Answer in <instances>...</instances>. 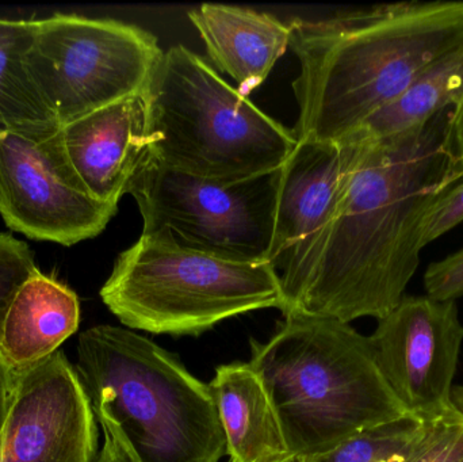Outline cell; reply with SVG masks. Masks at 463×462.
<instances>
[{
    "label": "cell",
    "instance_id": "6da1fadb",
    "mask_svg": "<svg viewBox=\"0 0 463 462\" xmlns=\"http://www.w3.org/2000/svg\"><path fill=\"white\" fill-rule=\"evenodd\" d=\"M451 116L453 108L399 135L343 141L348 162L342 198L286 314L350 325L361 317L383 319L399 306L418 271L430 213L463 181Z\"/></svg>",
    "mask_w": 463,
    "mask_h": 462
},
{
    "label": "cell",
    "instance_id": "7a4b0ae2",
    "mask_svg": "<svg viewBox=\"0 0 463 462\" xmlns=\"http://www.w3.org/2000/svg\"><path fill=\"white\" fill-rule=\"evenodd\" d=\"M298 141L339 143L463 41V2L396 3L297 18Z\"/></svg>",
    "mask_w": 463,
    "mask_h": 462
},
{
    "label": "cell",
    "instance_id": "3957f363",
    "mask_svg": "<svg viewBox=\"0 0 463 462\" xmlns=\"http://www.w3.org/2000/svg\"><path fill=\"white\" fill-rule=\"evenodd\" d=\"M250 365L271 399L290 455L309 458L405 417L370 336L331 317L286 314Z\"/></svg>",
    "mask_w": 463,
    "mask_h": 462
},
{
    "label": "cell",
    "instance_id": "277c9868",
    "mask_svg": "<svg viewBox=\"0 0 463 462\" xmlns=\"http://www.w3.org/2000/svg\"><path fill=\"white\" fill-rule=\"evenodd\" d=\"M75 369L100 429L128 462H219L227 442L209 384L129 328L79 335Z\"/></svg>",
    "mask_w": 463,
    "mask_h": 462
},
{
    "label": "cell",
    "instance_id": "5b68a950",
    "mask_svg": "<svg viewBox=\"0 0 463 462\" xmlns=\"http://www.w3.org/2000/svg\"><path fill=\"white\" fill-rule=\"evenodd\" d=\"M155 156L181 173L241 181L274 173L298 138L184 45L163 54L148 87Z\"/></svg>",
    "mask_w": 463,
    "mask_h": 462
},
{
    "label": "cell",
    "instance_id": "8992f818",
    "mask_svg": "<svg viewBox=\"0 0 463 462\" xmlns=\"http://www.w3.org/2000/svg\"><path fill=\"white\" fill-rule=\"evenodd\" d=\"M109 311L129 330L198 336L230 317L288 311L269 262H240L178 246L165 231L141 233L118 255L100 289Z\"/></svg>",
    "mask_w": 463,
    "mask_h": 462
},
{
    "label": "cell",
    "instance_id": "52a82bcc",
    "mask_svg": "<svg viewBox=\"0 0 463 462\" xmlns=\"http://www.w3.org/2000/svg\"><path fill=\"white\" fill-rule=\"evenodd\" d=\"M165 52L152 33L116 19H35L27 68L60 127L144 92Z\"/></svg>",
    "mask_w": 463,
    "mask_h": 462
},
{
    "label": "cell",
    "instance_id": "ba28073f",
    "mask_svg": "<svg viewBox=\"0 0 463 462\" xmlns=\"http://www.w3.org/2000/svg\"><path fill=\"white\" fill-rule=\"evenodd\" d=\"M279 170L217 181L154 162L133 184L143 232L165 231L178 246L240 262H267Z\"/></svg>",
    "mask_w": 463,
    "mask_h": 462
},
{
    "label": "cell",
    "instance_id": "9c48e42d",
    "mask_svg": "<svg viewBox=\"0 0 463 462\" xmlns=\"http://www.w3.org/2000/svg\"><path fill=\"white\" fill-rule=\"evenodd\" d=\"M117 209L90 194L68 159L61 127L0 130V214L11 231L70 247L102 233Z\"/></svg>",
    "mask_w": 463,
    "mask_h": 462
},
{
    "label": "cell",
    "instance_id": "30bf717a",
    "mask_svg": "<svg viewBox=\"0 0 463 462\" xmlns=\"http://www.w3.org/2000/svg\"><path fill=\"white\" fill-rule=\"evenodd\" d=\"M370 341L408 415L427 423L456 411L453 382L463 344L456 301L404 296L378 320Z\"/></svg>",
    "mask_w": 463,
    "mask_h": 462
},
{
    "label": "cell",
    "instance_id": "8fae6325",
    "mask_svg": "<svg viewBox=\"0 0 463 462\" xmlns=\"http://www.w3.org/2000/svg\"><path fill=\"white\" fill-rule=\"evenodd\" d=\"M99 423L64 353L19 374L0 431V462H94Z\"/></svg>",
    "mask_w": 463,
    "mask_h": 462
},
{
    "label": "cell",
    "instance_id": "7c38bea8",
    "mask_svg": "<svg viewBox=\"0 0 463 462\" xmlns=\"http://www.w3.org/2000/svg\"><path fill=\"white\" fill-rule=\"evenodd\" d=\"M347 162V143L298 141L280 167L274 235L267 262L279 276L288 311L304 287L334 222Z\"/></svg>",
    "mask_w": 463,
    "mask_h": 462
},
{
    "label": "cell",
    "instance_id": "4fadbf2b",
    "mask_svg": "<svg viewBox=\"0 0 463 462\" xmlns=\"http://www.w3.org/2000/svg\"><path fill=\"white\" fill-rule=\"evenodd\" d=\"M61 137L90 194L118 206L156 157L148 90L62 125Z\"/></svg>",
    "mask_w": 463,
    "mask_h": 462
},
{
    "label": "cell",
    "instance_id": "5bb4252c",
    "mask_svg": "<svg viewBox=\"0 0 463 462\" xmlns=\"http://www.w3.org/2000/svg\"><path fill=\"white\" fill-rule=\"evenodd\" d=\"M212 61L248 97L290 46V26L271 14L205 3L189 11Z\"/></svg>",
    "mask_w": 463,
    "mask_h": 462
},
{
    "label": "cell",
    "instance_id": "9a60e30c",
    "mask_svg": "<svg viewBox=\"0 0 463 462\" xmlns=\"http://www.w3.org/2000/svg\"><path fill=\"white\" fill-rule=\"evenodd\" d=\"M80 325V303L67 285L35 270L16 293L0 334V358L21 374L59 352Z\"/></svg>",
    "mask_w": 463,
    "mask_h": 462
},
{
    "label": "cell",
    "instance_id": "2e32d148",
    "mask_svg": "<svg viewBox=\"0 0 463 462\" xmlns=\"http://www.w3.org/2000/svg\"><path fill=\"white\" fill-rule=\"evenodd\" d=\"M209 387L230 462H266L290 455L271 399L250 363L219 366Z\"/></svg>",
    "mask_w": 463,
    "mask_h": 462
},
{
    "label": "cell",
    "instance_id": "e0dca14e",
    "mask_svg": "<svg viewBox=\"0 0 463 462\" xmlns=\"http://www.w3.org/2000/svg\"><path fill=\"white\" fill-rule=\"evenodd\" d=\"M462 100L463 41L432 62L402 97L370 117L345 140H378L407 132Z\"/></svg>",
    "mask_w": 463,
    "mask_h": 462
},
{
    "label": "cell",
    "instance_id": "ac0fdd59",
    "mask_svg": "<svg viewBox=\"0 0 463 462\" xmlns=\"http://www.w3.org/2000/svg\"><path fill=\"white\" fill-rule=\"evenodd\" d=\"M34 24L35 19L0 18V130L43 132L60 127L27 68Z\"/></svg>",
    "mask_w": 463,
    "mask_h": 462
},
{
    "label": "cell",
    "instance_id": "d6986e66",
    "mask_svg": "<svg viewBox=\"0 0 463 462\" xmlns=\"http://www.w3.org/2000/svg\"><path fill=\"white\" fill-rule=\"evenodd\" d=\"M426 423L411 415L351 437L334 449L302 462H408Z\"/></svg>",
    "mask_w": 463,
    "mask_h": 462
},
{
    "label": "cell",
    "instance_id": "ffe728a7",
    "mask_svg": "<svg viewBox=\"0 0 463 462\" xmlns=\"http://www.w3.org/2000/svg\"><path fill=\"white\" fill-rule=\"evenodd\" d=\"M408 462H463L462 412L457 409L427 422L423 437Z\"/></svg>",
    "mask_w": 463,
    "mask_h": 462
},
{
    "label": "cell",
    "instance_id": "44dd1931",
    "mask_svg": "<svg viewBox=\"0 0 463 462\" xmlns=\"http://www.w3.org/2000/svg\"><path fill=\"white\" fill-rule=\"evenodd\" d=\"M35 270L29 246L10 233H0V334L16 293Z\"/></svg>",
    "mask_w": 463,
    "mask_h": 462
},
{
    "label": "cell",
    "instance_id": "7402d4cb",
    "mask_svg": "<svg viewBox=\"0 0 463 462\" xmlns=\"http://www.w3.org/2000/svg\"><path fill=\"white\" fill-rule=\"evenodd\" d=\"M424 288L432 300L457 301L463 297V249L431 263L424 274Z\"/></svg>",
    "mask_w": 463,
    "mask_h": 462
},
{
    "label": "cell",
    "instance_id": "603a6c76",
    "mask_svg": "<svg viewBox=\"0 0 463 462\" xmlns=\"http://www.w3.org/2000/svg\"><path fill=\"white\" fill-rule=\"evenodd\" d=\"M463 222V181L453 187L448 194L443 195L442 200L437 203L424 230L423 244L432 243L449 231L456 228Z\"/></svg>",
    "mask_w": 463,
    "mask_h": 462
},
{
    "label": "cell",
    "instance_id": "cb8c5ba5",
    "mask_svg": "<svg viewBox=\"0 0 463 462\" xmlns=\"http://www.w3.org/2000/svg\"><path fill=\"white\" fill-rule=\"evenodd\" d=\"M19 374L14 373L0 358V431L5 425L15 392Z\"/></svg>",
    "mask_w": 463,
    "mask_h": 462
},
{
    "label": "cell",
    "instance_id": "d4e9b609",
    "mask_svg": "<svg viewBox=\"0 0 463 462\" xmlns=\"http://www.w3.org/2000/svg\"><path fill=\"white\" fill-rule=\"evenodd\" d=\"M100 430H102L103 441L94 462H128L114 437L105 429Z\"/></svg>",
    "mask_w": 463,
    "mask_h": 462
},
{
    "label": "cell",
    "instance_id": "484cf974",
    "mask_svg": "<svg viewBox=\"0 0 463 462\" xmlns=\"http://www.w3.org/2000/svg\"><path fill=\"white\" fill-rule=\"evenodd\" d=\"M451 136H453L454 149L463 165V100L453 108L451 116Z\"/></svg>",
    "mask_w": 463,
    "mask_h": 462
},
{
    "label": "cell",
    "instance_id": "4316f807",
    "mask_svg": "<svg viewBox=\"0 0 463 462\" xmlns=\"http://www.w3.org/2000/svg\"><path fill=\"white\" fill-rule=\"evenodd\" d=\"M453 401L454 406H456L457 409H458V411L463 414V385H461V387L454 388Z\"/></svg>",
    "mask_w": 463,
    "mask_h": 462
},
{
    "label": "cell",
    "instance_id": "83f0119b",
    "mask_svg": "<svg viewBox=\"0 0 463 462\" xmlns=\"http://www.w3.org/2000/svg\"><path fill=\"white\" fill-rule=\"evenodd\" d=\"M304 458L298 457V456L294 455H286L283 457L274 458V460H269L266 462H302Z\"/></svg>",
    "mask_w": 463,
    "mask_h": 462
}]
</instances>
